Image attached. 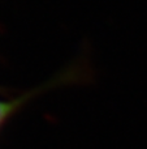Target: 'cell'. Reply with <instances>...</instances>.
Masks as SVG:
<instances>
[{
	"mask_svg": "<svg viewBox=\"0 0 147 149\" xmlns=\"http://www.w3.org/2000/svg\"><path fill=\"white\" fill-rule=\"evenodd\" d=\"M63 81H64V79H60V80H57L56 82H63ZM56 82H54V84H52V82H47V84H43V85H41V86L35 88V89L29 90V92L23 93V94L18 95V97H14V98L0 100V130L4 127V124L7 123L21 107L25 106V103H27L33 97H35L36 94H39V93L55 86Z\"/></svg>",
	"mask_w": 147,
	"mask_h": 149,
	"instance_id": "obj_1",
	"label": "cell"
}]
</instances>
